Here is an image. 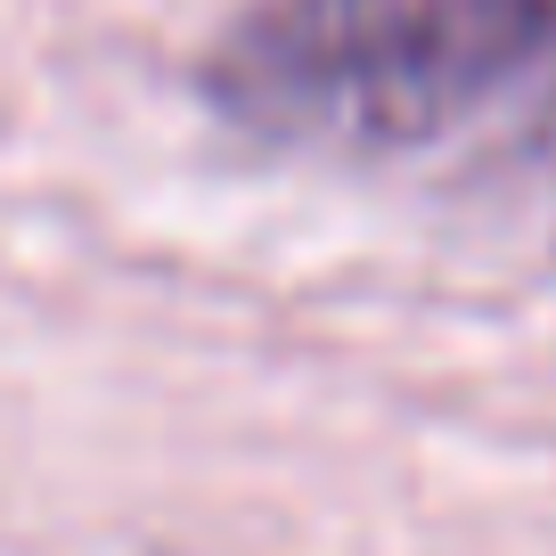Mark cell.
<instances>
[{"label":"cell","mask_w":556,"mask_h":556,"mask_svg":"<svg viewBox=\"0 0 556 556\" xmlns=\"http://www.w3.org/2000/svg\"><path fill=\"white\" fill-rule=\"evenodd\" d=\"M197 99L287 156H442L556 106V0H254Z\"/></svg>","instance_id":"obj_1"}]
</instances>
